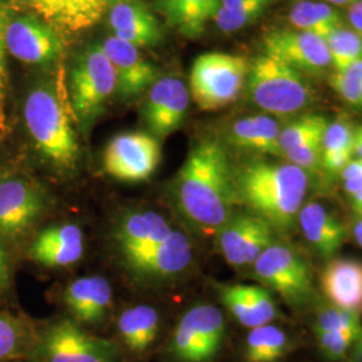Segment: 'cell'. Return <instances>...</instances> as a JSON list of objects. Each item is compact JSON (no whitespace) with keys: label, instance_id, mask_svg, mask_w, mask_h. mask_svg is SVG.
Listing matches in <instances>:
<instances>
[{"label":"cell","instance_id":"cell-44","mask_svg":"<svg viewBox=\"0 0 362 362\" xmlns=\"http://www.w3.org/2000/svg\"><path fill=\"white\" fill-rule=\"evenodd\" d=\"M353 155L356 158H362V125L356 127V129H354Z\"/></svg>","mask_w":362,"mask_h":362},{"label":"cell","instance_id":"cell-47","mask_svg":"<svg viewBox=\"0 0 362 362\" xmlns=\"http://www.w3.org/2000/svg\"><path fill=\"white\" fill-rule=\"evenodd\" d=\"M350 199H351L350 203H351L353 211H354L358 216H362V191L361 192H358V194H353Z\"/></svg>","mask_w":362,"mask_h":362},{"label":"cell","instance_id":"cell-29","mask_svg":"<svg viewBox=\"0 0 362 362\" xmlns=\"http://www.w3.org/2000/svg\"><path fill=\"white\" fill-rule=\"evenodd\" d=\"M288 22L296 30L326 39L337 27L344 25V16L337 7L321 0H299L290 8Z\"/></svg>","mask_w":362,"mask_h":362},{"label":"cell","instance_id":"cell-16","mask_svg":"<svg viewBox=\"0 0 362 362\" xmlns=\"http://www.w3.org/2000/svg\"><path fill=\"white\" fill-rule=\"evenodd\" d=\"M103 47L115 69L121 97H137L158 79L157 67L146 61L136 46L110 35L105 39Z\"/></svg>","mask_w":362,"mask_h":362},{"label":"cell","instance_id":"cell-24","mask_svg":"<svg viewBox=\"0 0 362 362\" xmlns=\"http://www.w3.org/2000/svg\"><path fill=\"white\" fill-rule=\"evenodd\" d=\"M281 129L279 119L270 115L245 116L233 121L228 128V141L243 151L282 157L279 148Z\"/></svg>","mask_w":362,"mask_h":362},{"label":"cell","instance_id":"cell-34","mask_svg":"<svg viewBox=\"0 0 362 362\" xmlns=\"http://www.w3.org/2000/svg\"><path fill=\"white\" fill-rule=\"evenodd\" d=\"M325 332H341L358 339L362 332L361 314L329 303L317 311L314 321V333Z\"/></svg>","mask_w":362,"mask_h":362},{"label":"cell","instance_id":"cell-37","mask_svg":"<svg viewBox=\"0 0 362 362\" xmlns=\"http://www.w3.org/2000/svg\"><path fill=\"white\" fill-rule=\"evenodd\" d=\"M330 85L345 104L362 109V59L342 71H334Z\"/></svg>","mask_w":362,"mask_h":362},{"label":"cell","instance_id":"cell-33","mask_svg":"<svg viewBox=\"0 0 362 362\" xmlns=\"http://www.w3.org/2000/svg\"><path fill=\"white\" fill-rule=\"evenodd\" d=\"M326 40L334 71H342L362 59V38L345 23L332 31Z\"/></svg>","mask_w":362,"mask_h":362},{"label":"cell","instance_id":"cell-35","mask_svg":"<svg viewBox=\"0 0 362 362\" xmlns=\"http://www.w3.org/2000/svg\"><path fill=\"white\" fill-rule=\"evenodd\" d=\"M272 3V0H260L233 11H227L219 7L212 21L221 33L233 34L257 22Z\"/></svg>","mask_w":362,"mask_h":362},{"label":"cell","instance_id":"cell-39","mask_svg":"<svg viewBox=\"0 0 362 362\" xmlns=\"http://www.w3.org/2000/svg\"><path fill=\"white\" fill-rule=\"evenodd\" d=\"M282 158L287 163L296 165L298 168L305 170L308 175L317 172L321 168V158H322V139L305 144L286 152Z\"/></svg>","mask_w":362,"mask_h":362},{"label":"cell","instance_id":"cell-9","mask_svg":"<svg viewBox=\"0 0 362 362\" xmlns=\"http://www.w3.org/2000/svg\"><path fill=\"white\" fill-rule=\"evenodd\" d=\"M262 50L306 77H322L332 69L326 40L296 28H274L262 39Z\"/></svg>","mask_w":362,"mask_h":362},{"label":"cell","instance_id":"cell-30","mask_svg":"<svg viewBox=\"0 0 362 362\" xmlns=\"http://www.w3.org/2000/svg\"><path fill=\"white\" fill-rule=\"evenodd\" d=\"M288 336L276 325H262L250 329L245 358L247 362L279 361L288 349Z\"/></svg>","mask_w":362,"mask_h":362},{"label":"cell","instance_id":"cell-5","mask_svg":"<svg viewBox=\"0 0 362 362\" xmlns=\"http://www.w3.org/2000/svg\"><path fill=\"white\" fill-rule=\"evenodd\" d=\"M250 61L235 54L206 52L194 59L189 90L199 109L215 112L233 104L246 88Z\"/></svg>","mask_w":362,"mask_h":362},{"label":"cell","instance_id":"cell-31","mask_svg":"<svg viewBox=\"0 0 362 362\" xmlns=\"http://www.w3.org/2000/svg\"><path fill=\"white\" fill-rule=\"evenodd\" d=\"M327 124L329 119L318 113H303L287 122L279 133V148L282 157L291 149L322 139Z\"/></svg>","mask_w":362,"mask_h":362},{"label":"cell","instance_id":"cell-17","mask_svg":"<svg viewBox=\"0 0 362 362\" xmlns=\"http://www.w3.org/2000/svg\"><path fill=\"white\" fill-rule=\"evenodd\" d=\"M107 21L113 37L122 39L137 49L156 46L163 39L158 21L139 0L112 3Z\"/></svg>","mask_w":362,"mask_h":362},{"label":"cell","instance_id":"cell-21","mask_svg":"<svg viewBox=\"0 0 362 362\" xmlns=\"http://www.w3.org/2000/svg\"><path fill=\"white\" fill-rule=\"evenodd\" d=\"M297 223L306 242L325 258L334 257L348 236L346 227L320 202L305 203Z\"/></svg>","mask_w":362,"mask_h":362},{"label":"cell","instance_id":"cell-19","mask_svg":"<svg viewBox=\"0 0 362 362\" xmlns=\"http://www.w3.org/2000/svg\"><path fill=\"white\" fill-rule=\"evenodd\" d=\"M321 287L330 305L362 313V260L336 258L321 272Z\"/></svg>","mask_w":362,"mask_h":362},{"label":"cell","instance_id":"cell-41","mask_svg":"<svg viewBox=\"0 0 362 362\" xmlns=\"http://www.w3.org/2000/svg\"><path fill=\"white\" fill-rule=\"evenodd\" d=\"M345 194L351 197L362 191V158H351L339 175Z\"/></svg>","mask_w":362,"mask_h":362},{"label":"cell","instance_id":"cell-3","mask_svg":"<svg viewBox=\"0 0 362 362\" xmlns=\"http://www.w3.org/2000/svg\"><path fill=\"white\" fill-rule=\"evenodd\" d=\"M73 115L64 67H59L52 83L35 86L25 101L27 132L39 155L55 168L69 170L77 163L79 148Z\"/></svg>","mask_w":362,"mask_h":362},{"label":"cell","instance_id":"cell-11","mask_svg":"<svg viewBox=\"0 0 362 362\" xmlns=\"http://www.w3.org/2000/svg\"><path fill=\"white\" fill-rule=\"evenodd\" d=\"M6 49L16 59L28 65L52 64L65 52L58 30L31 15L16 16L8 21Z\"/></svg>","mask_w":362,"mask_h":362},{"label":"cell","instance_id":"cell-18","mask_svg":"<svg viewBox=\"0 0 362 362\" xmlns=\"http://www.w3.org/2000/svg\"><path fill=\"white\" fill-rule=\"evenodd\" d=\"M39 16L58 31L81 33L103 18L109 0H28Z\"/></svg>","mask_w":362,"mask_h":362},{"label":"cell","instance_id":"cell-46","mask_svg":"<svg viewBox=\"0 0 362 362\" xmlns=\"http://www.w3.org/2000/svg\"><path fill=\"white\" fill-rule=\"evenodd\" d=\"M349 362H362V332L353 346V353L350 356Z\"/></svg>","mask_w":362,"mask_h":362},{"label":"cell","instance_id":"cell-32","mask_svg":"<svg viewBox=\"0 0 362 362\" xmlns=\"http://www.w3.org/2000/svg\"><path fill=\"white\" fill-rule=\"evenodd\" d=\"M33 338L26 325L6 311H0V362H13L27 356Z\"/></svg>","mask_w":362,"mask_h":362},{"label":"cell","instance_id":"cell-8","mask_svg":"<svg viewBox=\"0 0 362 362\" xmlns=\"http://www.w3.org/2000/svg\"><path fill=\"white\" fill-rule=\"evenodd\" d=\"M226 333L220 309L199 305L181 317L172 337V353L180 362H209L219 351Z\"/></svg>","mask_w":362,"mask_h":362},{"label":"cell","instance_id":"cell-1","mask_svg":"<svg viewBox=\"0 0 362 362\" xmlns=\"http://www.w3.org/2000/svg\"><path fill=\"white\" fill-rule=\"evenodd\" d=\"M184 216L206 231H219L238 204L233 167L224 145L215 139L194 144L175 181Z\"/></svg>","mask_w":362,"mask_h":362},{"label":"cell","instance_id":"cell-6","mask_svg":"<svg viewBox=\"0 0 362 362\" xmlns=\"http://www.w3.org/2000/svg\"><path fill=\"white\" fill-rule=\"evenodd\" d=\"M116 89V73L103 45L88 47L78 58L70 76L69 95L76 117L83 124H90Z\"/></svg>","mask_w":362,"mask_h":362},{"label":"cell","instance_id":"cell-25","mask_svg":"<svg viewBox=\"0 0 362 362\" xmlns=\"http://www.w3.org/2000/svg\"><path fill=\"white\" fill-rule=\"evenodd\" d=\"M112 296V286L104 276H82L67 286L65 303L77 321L95 324L104 318Z\"/></svg>","mask_w":362,"mask_h":362},{"label":"cell","instance_id":"cell-26","mask_svg":"<svg viewBox=\"0 0 362 362\" xmlns=\"http://www.w3.org/2000/svg\"><path fill=\"white\" fill-rule=\"evenodd\" d=\"M220 0H160V10L169 25L185 38H199L214 19Z\"/></svg>","mask_w":362,"mask_h":362},{"label":"cell","instance_id":"cell-22","mask_svg":"<svg viewBox=\"0 0 362 362\" xmlns=\"http://www.w3.org/2000/svg\"><path fill=\"white\" fill-rule=\"evenodd\" d=\"M83 233L76 224H61L38 233L30 255L46 267H66L77 263L83 255Z\"/></svg>","mask_w":362,"mask_h":362},{"label":"cell","instance_id":"cell-36","mask_svg":"<svg viewBox=\"0 0 362 362\" xmlns=\"http://www.w3.org/2000/svg\"><path fill=\"white\" fill-rule=\"evenodd\" d=\"M74 362H119V353L112 342L89 336L78 327Z\"/></svg>","mask_w":362,"mask_h":362},{"label":"cell","instance_id":"cell-15","mask_svg":"<svg viewBox=\"0 0 362 362\" xmlns=\"http://www.w3.org/2000/svg\"><path fill=\"white\" fill-rule=\"evenodd\" d=\"M189 106V91L180 78L157 79L145 103V121L156 137L164 139L179 129Z\"/></svg>","mask_w":362,"mask_h":362},{"label":"cell","instance_id":"cell-12","mask_svg":"<svg viewBox=\"0 0 362 362\" xmlns=\"http://www.w3.org/2000/svg\"><path fill=\"white\" fill-rule=\"evenodd\" d=\"M275 230L252 212L233 215L218 231L220 252L233 267L252 266L274 242Z\"/></svg>","mask_w":362,"mask_h":362},{"label":"cell","instance_id":"cell-2","mask_svg":"<svg viewBox=\"0 0 362 362\" xmlns=\"http://www.w3.org/2000/svg\"><path fill=\"white\" fill-rule=\"evenodd\" d=\"M238 202L275 231L287 233L306 203L309 175L287 161L252 158L233 168Z\"/></svg>","mask_w":362,"mask_h":362},{"label":"cell","instance_id":"cell-10","mask_svg":"<svg viewBox=\"0 0 362 362\" xmlns=\"http://www.w3.org/2000/svg\"><path fill=\"white\" fill-rule=\"evenodd\" d=\"M161 149L155 136L125 132L115 136L105 148V172L117 180H148L160 164Z\"/></svg>","mask_w":362,"mask_h":362},{"label":"cell","instance_id":"cell-45","mask_svg":"<svg viewBox=\"0 0 362 362\" xmlns=\"http://www.w3.org/2000/svg\"><path fill=\"white\" fill-rule=\"evenodd\" d=\"M351 233H353V239L356 240V243L362 248V216H358V219L354 221Z\"/></svg>","mask_w":362,"mask_h":362},{"label":"cell","instance_id":"cell-28","mask_svg":"<svg viewBox=\"0 0 362 362\" xmlns=\"http://www.w3.org/2000/svg\"><path fill=\"white\" fill-rule=\"evenodd\" d=\"M160 329V317L153 308L146 305L133 306L121 313L118 332L128 349L141 353L148 349Z\"/></svg>","mask_w":362,"mask_h":362},{"label":"cell","instance_id":"cell-13","mask_svg":"<svg viewBox=\"0 0 362 362\" xmlns=\"http://www.w3.org/2000/svg\"><path fill=\"white\" fill-rule=\"evenodd\" d=\"M46 208L45 196L22 177L0 179V235L19 238L30 231Z\"/></svg>","mask_w":362,"mask_h":362},{"label":"cell","instance_id":"cell-20","mask_svg":"<svg viewBox=\"0 0 362 362\" xmlns=\"http://www.w3.org/2000/svg\"><path fill=\"white\" fill-rule=\"evenodd\" d=\"M220 298L236 321L248 329L272 324L278 317L275 300L263 286H221Z\"/></svg>","mask_w":362,"mask_h":362},{"label":"cell","instance_id":"cell-23","mask_svg":"<svg viewBox=\"0 0 362 362\" xmlns=\"http://www.w3.org/2000/svg\"><path fill=\"white\" fill-rule=\"evenodd\" d=\"M175 230L164 216L153 211H137L124 216L117 224V247L122 258H129L130 255L163 242Z\"/></svg>","mask_w":362,"mask_h":362},{"label":"cell","instance_id":"cell-49","mask_svg":"<svg viewBox=\"0 0 362 362\" xmlns=\"http://www.w3.org/2000/svg\"><path fill=\"white\" fill-rule=\"evenodd\" d=\"M115 1H118V0H109V3H115Z\"/></svg>","mask_w":362,"mask_h":362},{"label":"cell","instance_id":"cell-14","mask_svg":"<svg viewBox=\"0 0 362 362\" xmlns=\"http://www.w3.org/2000/svg\"><path fill=\"white\" fill-rule=\"evenodd\" d=\"M132 272L151 279H167L185 272L192 262V245L185 233L175 230L163 242L145 247L124 259Z\"/></svg>","mask_w":362,"mask_h":362},{"label":"cell","instance_id":"cell-7","mask_svg":"<svg viewBox=\"0 0 362 362\" xmlns=\"http://www.w3.org/2000/svg\"><path fill=\"white\" fill-rule=\"evenodd\" d=\"M254 275L286 303L300 306L314 294L309 264L293 247L272 242L252 264Z\"/></svg>","mask_w":362,"mask_h":362},{"label":"cell","instance_id":"cell-4","mask_svg":"<svg viewBox=\"0 0 362 362\" xmlns=\"http://www.w3.org/2000/svg\"><path fill=\"white\" fill-rule=\"evenodd\" d=\"M246 88L251 103L275 118L300 116L317 101L309 77L263 52L250 62Z\"/></svg>","mask_w":362,"mask_h":362},{"label":"cell","instance_id":"cell-40","mask_svg":"<svg viewBox=\"0 0 362 362\" xmlns=\"http://www.w3.org/2000/svg\"><path fill=\"white\" fill-rule=\"evenodd\" d=\"M10 21V15L7 6L0 0V129L3 125L4 118V101H6V93H7V83H8V76H7V64H6V28Z\"/></svg>","mask_w":362,"mask_h":362},{"label":"cell","instance_id":"cell-42","mask_svg":"<svg viewBox=\"0 0 362 362\" xmlns=\"http://www.w3.org/2000/svg\"><path fill=\"white\" fill-rule=\"evenodd\" d=\"M346 21L351 30L362 38V0H358L346 7Z\"/></svg>","mask_w":362,"mask_h":362},{"label":"cell","instance_id":"cell-43","mask_svg":"<svg viewBox=\"0 0 362 362\" xmlns=\"http://www.w3.org/2000/svg\"><path fill=\"white\" fill-rule=\"evenodd\" d=\"M11 285V264L6 250L0 245V290L8 288Z\"/></svg>","mask_w":362,"mask_h":362},{"label":"cell","instance_id":"cell-48","mask_svg":"<svg viewBox=\"0 0 362 362\" xmlns=\"http://www.w3.org/2000/svg\"><path fill=\"white\" fill-rule=\"evenodd\" d=\"M321 1H325V3L338 8V7H348V6L358 1V0H321Z\"/></svg>","mask_w":362,"mask_h":362},{"label":"cell","instance_id":"cell-38","mask_svg":"<svg viewBox=\"0 0 362 362\" xmlns=\"http://www.w3.org/2000/svg\"><path fill=\"white\" fill-rule=\"evenodd\" d=\"M315 338L321 353L330 361L345 358L357 341L354 337L341 332L315 333Z\"/></svg>","mask_w":362,"mask_h":362},{"label":"cell","instance_id":"cell-27","mask_svg":"<svg viewBox=\"0 0 362 362\" xmlns=\"http://www.w3.org/2000/svg\"><path fill=\"white\" fill-rule=\"evenodd\" d=\"M356 127L345 116L329 121L322 136L321 169L327 176L339 177L341 172L349 164L353 155Z\"/></svg>","mask_w":362,"mask_h":362}]
</instances>
